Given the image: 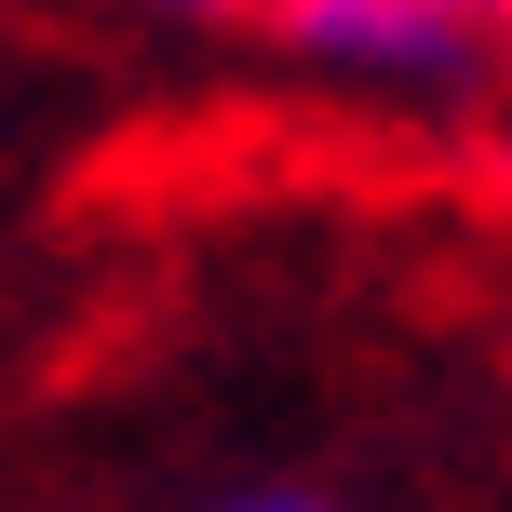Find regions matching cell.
Wrapping results in <instances>:
<instances>
[{
    "label": "cell",
    "mask_w": 512,
    "mask_h": 512,
    "mask_svg": "<svg viewBox=\"0 0 512 512\" xmlns=\"http://www.w3.org/2000/svg\"><path fill=\"white\" fill-rule=\"evenodd\" d=\"M270 27L310 81H351L378 108H472L512 68L486 14H432V0H283Z\"/></svg>",
    "instance_id": "6da1fadb"
},
{
    "label": "cell",
    "mask_w": 512,
    "mask_h": 512,
    "mask_svg": "<svg viewBox=\"0 0 512 512\" xmlns=\"http://www.w3.org/2000/svg\"><path fill=\"white\" fill-rule=\"evenodd\" d=\"M122 14H162V27H256V14H283V0H122Z\"/></svg>",
    "instance_id": "7a4b0ae2"
},
{
    "label": "cell",
    "mask_w": 512,
    "mask_h": 512,
    "mask_svg": "<svg viewBox=\"0 0 512 512\" xmlns=\"http://www.w3.org/2000/svg\"><path fill=\"white\" fill-rule=\"evenodd\" d=\"M203 512H337L324 486H230V499H203Z\"/></svg>",
    "instance_id": "3957f363"
},
{
    "label": "cell",
    "mask_w": 512,
    "mask_h": 512,
    "mask_svg": "<svg viewBox=\"0 0 512 512\" xmlns=\"http://www.w3.org/2000/svg\"><path fill=\"white\" fill-rule=\"evenodd\" d=\"M486 27H499V54H512V0H486Z\"/></svg>",
    "instance_id": "277c9868"
},
{
    "label": "cell",
    "mask_w": 512,
    "mask_h": 512,
    "mask_svg": "<svg viewBox=\"0 0 512 512\" xmlns=\"http://www.w3.org/2000/svg\"><path fill=\"white\" fill-rule=\"evenodd\" d=\"M499 203H512V135H499Z\"/></svg>",
    "instance_id": "5b68a950"
},
{
    "label": "cell",
    "mask_w": 512,
    "mask_h": 512,
    "mask_svg": "<svg viewBox=\"0 0 512 512\" xmlns=\"http://www.w3.org/2000/svg\"><path fill=\"white\" fill-rule=\"evenodd\" d=\"M432 14H486V0H432Z\"/></svg>",
    "instance_id": "8992f818"
}]
</instances>
